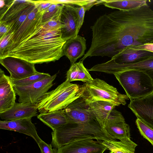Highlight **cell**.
I'll use <instances>...</instances> for the list:
<instances>
[{"label": "cell", "instance_id": "38", "mask_svg": "<svg viewBox=\"0 0 153 153\" xmlns=\"http://www.w3.org/2000/svg\"><path fill=\"white\" fill-rule=\"evenodd\" d=\"M109 153H115L112 151H110V152H109Z\"/></svg>", "mask_w": 153, "mask_h": 153}, {"label": "cell", "instance_id": "34", "mask_svg": "<svg viewBox=\"0 0 153 153\" xmlns=\"http://www.w3.org/2000/svg\"><path fill=\"white\" fill-rule=\"evenodd\" d=\"M78 21V32L79 33L84 22V16L86 10L84 7H75Z\"/></svg>", "mask_w": 153, "mask_h": 153}, {"label": "cell", "instance_id": "32", "mask_svg": "<svg viewBox=\"0 0 153 153\" xmlns=\"http://www.w3.org/2000/svg\"><path fill=\"white\" fill-rule=\"evenodd\" d=\"M60 16L43 23L44 27L49 30H60Z\"/></svg>", "mask_w": 153, "mask_h": 153}, {"label": "cell", "instance_id": "24", "mask_svg": "<svg viewBox=\"0 0 153 153\" xmlns=\"http://www.w3.org/2000/svg\"><path fill=\"white\" fill-rule=\"evenodd\" d=\"M108 133L114 139L131 138L129 125L125 121L114 122L106 126Z\"/></svg>", "mask_w": 153, "mask_h": 153}, {"label": "cell", "instance_id": "35", "mask_svg": "<svg viewBox=\"0 0 153 153\" xmlns=\"http://www.w3.org/2000/svg\"><path fill=\"white\" fill-rule=\"evenodd\" d=\"M34 1L39 11L43 13H44L53 4L51 1Z\"/></svg>", "mask_w": 153, "mask_h": 153}, {"label": "cell", "instance_id": "5", "mask_svg": "<svg viewBox=\"0 0 153 153\" xmlns=\"http://www.w3.org/2000/svg\"><path fill=\"white\" fill-rule=\"evenodd\" d=\"M113 74L130 100L144 97L153 93V82L143 72L130 70Z\"/></svg>", "mask_w": 153, "mask_h": 153}, {"label": "cell", "instance_id": "14", "mask_svg": "<svg viewBox=\"0 0 153 153\" xmlns=\"http://www.w3.org/2000/svg\"><path fill=\"white\" fill-rule=\"evenodd\" d=\"M16 93L10 76L0 69V113L11 108L15 103Z\"/></svg>", "mask_w": 153, "mask_h": 153}, {"label": "cell", "instance_id": "19", "mask_svg": "<svg viewBox=\"0 0 153 153\" xmlns=\"http://www.w3.org/2000/svg\"><path fill=\"white\" fill-rule=\"evenodd\" d=\"M90 109L96 120L101 127L105 128V125L111 111L117 106L111 102L98 101L88 104Z\"/></svg>", "mask_w": 153, "mask_h": 153}, {"label": "cell", "instance_id": "33", "mask_svg": "<svg viewBox=\"0 0 153 153\" xmlns=\"http://www.w3.org/2000/svg\"><path fill=\"white\" fill-rule=\"evenodd\" d=\"M40 149L41 153H57V149L53 148L51 144H48L41 140L38 144Z\"/></svg>", "mask_w": 153, "mask_h": 153}, {"label": "cell", "instance_id": "11", "mask_svg": "<svg viewBox=\"0 0 153 153\" xmlns=\"http://www.w3.org/2000/svg\"><path fill=\"white\" fill-rule=\"evenodd\" d=\"M68 123H82L96 120L88 105L80 97L64 109Z\"/></svg>", "mask_w": 153, "mask_h": 153}, {"label": "cell", "instance_id": "1", "mask_svg": "<svg viewBox=\"0 0 153 153\" xmlns=\"http://www.w3.org/2000/svg\"><path fill=\"white\" fill-rule=\"evenodd\" d=\"M43 13L36 6L14 33L1 59L12 56L35 64L54 62L63 56L62 48L66 40L61 38L60 30H49L44 27Z\"/></svg>", "mask_w": 153, "mask_h": 153}, {"label": "cell", "instance_id": "23", "mask_svg": "<svg viewBox=\"0 0 153 153\" xmlns=\"http://www.w3.org/2000/svg\"><path fill=\"white\" fill-rule=\"evenodd\" d=\"M31 2V0H10L5 9L0 12V22H7Z\"/></svg>", "mask_w": 153, "mask_h": 153}, {"label": "cell", "instance_id": "15", "mask_svg": "<svg viewBox=\"0 0 153 153\" xmlns=\"http://www.w3.org/2000/svg\"><path fill=\"white\" fill-rule=\"evenodd\" d=\"M37 110L36 103L15 102L10 109L0 113V117L1 119L6 121L31 119L38 115Z\"/></svg>", "mask_w": 153, "mask_h": 153}, {"label": "cell", "instance_id": "27", "mask_svg": "<svg viewBox=\"0 0 153 153\" xmlns=\"http://www.w3.org/2000/svg\"><path fill=\"white\" fill-rule=\"evenodd\" d=\"M63 4L53 3L43 13L42 22L45 23L60 15Z\"/></svg>", "mask_w": 153, "mask_h": 153}, {"label": "cell", "instance_id": "37", "mask_svg": "<svg viewBox=\"0 0 153 153\" xmlns=\"http://www.w3.org/2000/svg\"><path fill=\"white\" fill-rule=\"evenodd\" d=\"M10 29V26L4 22H0V39L6 36Z\"/></svg>", "mask_w": 153, "mask_h": 153}, {"label": "cell", "instance_id": "26", "mask_svg": "<svg viewBox=\"0 0 153 153\" xmlns=\"http://www.w3.org/2000/svg\"><path fill=\"white\" fill-rule=\"evenodd\" d=\"M51 76V75L46 73L37 72L35 74L26 78L17 80H11L13 85L25 86L34 83L42 80Z\"/></svg>", "mask_w": 153, "mask_h": 153}, {"label": "cell", "instance_id": "22", "mask_svg": "<svg viewBox=\"0 0 153 153\" xmlns=\"http://www.w3.org/2000/svg\"><path fill=\"white\" fill-rule=\"evenodd\" d=\"M146 0H102L105 6L120 10L129 11L148 4Z\"/></svg>", "mask_w": 153, "mask_h": 153}, {"label": "cell", "instance_id": "18", "mask_svg": "<svg viewBox=\"0 0 153 153\" xmlns=\"http://www.w3.org/2000/svg\"><path fill=\"white\" fill-rule=\"evenodd\" d=\"M86 42L84 37L79 35L66 40L63 47V53L69 59L71 65L75 63L84 54L86 48Z\"/></svg>", "mask_w": 153, "mask_h": 153}, {"label": "cell", "instance_id": "8", "mask_svg": "<svg viewBox=\"0 0 153 153\" xmlns=\"http://www.w3.org/2000/svg\"><path fill=\"white\" fill-rule=\"evenodd\" d=\"M0 63L10 74L11 80L24 79L38 72L34 64L18 57L7 56L0 59Z\"/></svg>", "mask_w": 153, "mask_h": 153}, {"label": "cell", "instance_id": "31", "mask_svg": "<svg viewBox=\"0 0 153 153\" xmlns=\"http://www.w3.org/2000/svg\"><path fill=\"white\" fill-rule=\"evenodd\" d=\"M13 34L14 33H8L0 39V59L1 58L4 52L8 48Z\"/></svg>", "mask_w": 153, "mask_h": 153}, {"label": "cell", "instance_id": "17", "mask_svg": "<svg viewBox=\"0 0 153 153\" xmlns=\"http://www.w3.org/2000/svg\"><path fill=\"white\" fill-rule=\"evenodd\" d=\"M153 56V53L137 51L126 47L104 63L106 65L127 64L136 63Z\"/></svg>", "mask_w": 153, "mask_h": 153}, {"label": "cell", "instance_id": "6", "mask_svg": "<svg viewBox=\"0 0 153 153\" xmlns=\"http://www.w3.org/2000/svg\"><path fill=\"white\" fill-rule=\"evenodd\" d=\"M81 97L88 105L98 101H103L118 106L125 105L126 100L129 99L126 95L120 94L116 88L98 78L85 83L81 85Z\"/></svg>", "mask_w": 153, "mask_h": 153}, {"label": "cell", "instance_id": "20", "mask_svg": "<svg viewBox=\"0 0 153 153\" xmlns=\"http://www.w3.org/2000/svg\"><path fill=\"white\" fill-rule=\"evenodd\" d=\"M37 118L53 131L68 123L64 109L40 113L37 116Z\"/></svg>", "mask_w": 153, "mask_h": 153}, {"label": "cell", "instance_id": "4", "mask_svg": "<svg viewBox=\"0 0 153 153\" xmlns=\"http://www.w3.org/2000/svg\"><path fill=\"white\" fill-rule=\"evenodd\" d=\"M81 95V85L65 80L55 89L45 93L36 103L40 113L64 109Z\"/></svg>", "mask_w": 153, "mask_h": 153}, {"label": "cell", "instance_id": "2", "mask_svg": "<svg viewBox=\"0 0 153 153\" xmlns=\"http://www.w3.org/2000/svg\"><path fill=\"white\" fill-rule=\"evenodd\" d=\"M107 34L117 53L128 46L153 43V10L147 4L133 10L113 12Z\"/></svg>", "mask_w": 153, "mask_h": 153}, {"label": "cell", "instance_id": "13", "mask_svg": "<svg viewBox=\"0 0 153 153\" xmlns=\"http://www.w3.org/2000/svg\"><path fill=\"white\" fill-rule=\"evenodd\" d=\"M107 149L100 141L88 139L65 145L57 149V153H103Z\"/></svg>", "mask_w": 153, "mask_h": 153}, {"label": "cell", "instance_id": "3", "mask_svg": "<svg viewBox=\"0 0 153 153\" xmlns=\"http://www.w3.org/2000/svg\"><path fill=\"white\" fill-rule=\"evenodd\" d=\"M51 144L59 148L69 143L88 139L97 141H113L105 128L101 127L96 120L82 123H68L51 132Z\"/></svg>", "mask_w": 153, "mask_h": 153}, {"label": "cell", "instance_id": "28", "mask_svg": "<svg viewBox=\"0 0 153 153\" xmlns=\"http://www.w3.org/2000/svg\"><path fill=\"white\" fill-rule=\"evenodd\" d=\"M135 123L140 134L153 146V129L138 119Z\"/></svg>", "mask_w": 153, "mask_h": 153}, {"label": "cell", "instance_id": "12", "mask_svg": "<svg viewBox=\"0 0 153 153\" xmlns=\"http://www.w3.org/2000/svg\"><path fill=\"white\" fill-rule=\"evenodd\" d=\"M128 107L137 119L153 129V93L144 97L131 100Z\"/></svg>", "mask_w": 153, "mask_h": 153}, {"label": "cell", "instance_id": "10", "mask_svg": "<svg viewBox=\"0 0 153 153\" xmlns=\"http://www.w3.org/2000/svg\"><path fill=\"white\" fill-rule=\"evenodd\" d=\"M63 4L60 17V33L61 38L67 40L78 35V21L75 7Z\"/></svg>", "mask_w": 153, "mask_h": 153}, {"label": "cell", "instance_id": "25", "mask_svg": "<svg viewBox=\"0 0 153 153\" xmlns=\"http://www.w3.org/2000/svg\"><path fill=\"white\" fill-rule=\"evenodd\" d=\"M35 7L36 4L34 1L31 0L30 3L26 7L8 22L5 23L10 27V29L8 33H14L16 31Z\"/></svg>", "mask_w": 153, "mask_h": 153}, {"label": "cell", "instance_id": "7", "mask_svg": "<svg viewBox=\"0 0 153 153\" xmlns=\"http://www.w3.org/2000/svg\"><path fill=\"white\" fill-rule=\"evenodd\" d=\"M56 74L42 80L25 86L13 85L20 103H36L53 85Z\"/></svg>", "mask_w": 153, "mask_h": 153}, {"label": "cell", "instance_id": "16", "mask_svg": "<svg viewBox=\"0 0 153 153\" xmlns=\"http://www.w3.org/2000/svg\"><path fill=\"white\" fill-rule=\"evenodd\" d=\"M0 128L14 131L27 135L33 139L37 144L42 140L38 134L36 126L32 122L31 119L1 120Z\"/></svg>", "mask_w": 153, "mask_h": 153}, {"label": "cell", "instance_id": "29", "mask_svg": "<svg viewBox=\"0 0 153 153\" xmlns=\"http://www.w3.org/2000/svg\"><path fill=\"white\" fill-rule=\"evenodd\" d=\"M80 61L71 65L66 73V80L71 82L76 81L79 70Z\"/></svg>", "mask_w": 153, "mask_h": 153}, {"label": "cell", "instance_id": "9", "mask_svg": "<svg viewBox=\"0 0 153 153\" xmlns=\"http://www.w3.org/2000/svg\"><path fill=\"white\" fill-rule=\"evenodd\" d=\"M134 70L142 71L146 74L153 82V56L138 62L127 64L106 65L97 64L91 68L92 71L104 72L114 74L127 70Z\"/></svg>", "mask_w": 153, "mask_h": 153}, {"label": "cell", "instance_id": "30", "mask_svg": "<svg viewBox=\"0 0 153 153\" xmlns=\"http://www.w3.org/2000/svg\"><path fill=\"white\" fill-rule=\"evenodd\" d=\"M82 62L80 61L79 71L76 81H82L85 83L91 82L94 79L84 67Z\"/></svg>", "mask_w": 153, "mask_h": 153}, {"label": "cell", "instance_id": "36", "mask_svg": "<svg viewBox=\"0 0 153 153\" xmlns=\"http://www.w3.org/2000/svg\"><path fill=\"white\" fill-rule=\"evenodd\" d=\"M127 47L133 50L145 51L153 53V43H147L140 45Z\"/></svg>", "mask_w": 153, "mask_h": 153}, {"label": "cell", "instance_id": "21", "mask_svg": "<svg viewBox=\"0 0 153 153\" xmlns=\"http://www.w3.org/2000/svg\"><path fill=\"white\" fill-rule=\"evenodd\" d=\"M102 144L106 147L108 149L115 153H135V149L137 145L129 138L119 141H102Z\"/></svg>", "mask_w": 153, "mask_h": 153}]
</instances>
